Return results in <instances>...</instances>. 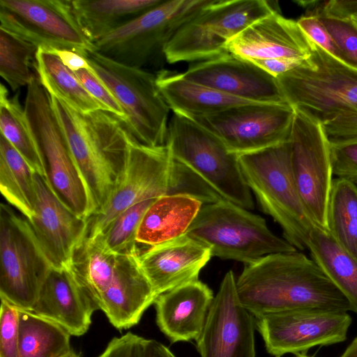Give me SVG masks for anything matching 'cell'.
Here are the masks:
<instances>
[{
  "label": "cell",
  "mask_w": 357,
  "mask_h": 357,
  "mask_svg": "<svg viewBox=\"0 0 357 357\" xmlns=\"http://www.w3.org/2000/svg\"><path fill=\"white\" fill-rule=\"evenodd\" d=\"M84 57L121 105L126 116L123 122L132 136L146 146L165 145L170 108L158 89L156 75L96 51Z\"/></svg>",
  "instance_id": "obj_9"
},
{
  "label": "cell",
  "mask_w": 357,
  "mask_h": 357,
  "mask_svg": "<svg viewBox=\"0 0 357 357\" xmlns=\"http://www.w3.org/2000/svg\"><path fill=\"white\" fill-rule=\"evenodd\" d=\"M322 126L330 143L357 138V113L337 118Z\"/></svg>",
  "instance_id": "obj_43"
},
{
  "label": "cell",
  "mask_w": 357,
  "mask_h": 357,
  "mask_svg": "<svg viewBox=\"0 0 357 357\" xmlns=\"http://www.w3.org/2000/svg\"><path fill=\"white\" fill-rule=\"evenodd\" d=\"M312 42L297 23L274 12L255 21L226 45L228 53L248 60L306 59Z\"/></svg>",
  "instance_id": "obj_20"
},
{
  "label": "cell",
  "mask_w": 357,
  "mask_h": 357,
  "mask_svg": "<svg viewBox=\"0 0 357 357\" xmlns=\"http://www.w3.org/2000/svg\"><path fill=\"white\" fill-rule=\"evenodd\" d=\"M50 96L96 213L105 206L121 181L128 158L129 132L112 113L100 109L82 114Z\"/></svg>",
  "instance_id": "obj_3"
},
{
  "label": "cell",
  "mask_w": 357,
  "mask_h": 357,
  "mask_svg": "<svg viewBox=\"0 0 357 357\" xmlns=\"http://www.w3.org/2000/svg\"><path fill=\"white\" fill-rule=\"evenodd\" d=\"M212 1H162L94 43L96 52L128 66L146 70L159 68L177 31Z\"/></svg>",
  "instance_id": "obj_10"
},
{
  "label": "cell",
  "mask_w": 357,
  "mask_h": 357,
  "mask_svg": "<svg viewBox=\"0 0 357 357\" xmlns=\"http://www.w3.org/2000/svg\"><path fill=\"white\" fill-rule=\"evenodd\" d=\"M254 316L241 303L232 271L222 278L203 331L195 340L200 357H256Z\"/></svg>",
  "instance_id": "obj_17"
},
{
  "label": "cell",
  "mask_w": 357,
  "mask_h": 357,
  "mask_svg": "<svg viewBox=\"0 0 357 357\" xmlns=\"http://www.w3.org/2000/svg\"><path fill=\"white\" fill-rule=\"evenodd\" d=\"M167 195H190L203 204L221 199L192 171L175 160L166 144L146 146L129 132L128 158L121 181L105 206L88 218L86 236L102 234L128 208Z\"/></svg>",
  "instance_id": "obj_2"
},
{
  "label": "cell",
  "mask_w": 357,
  "mask_h": 357,
  "mask_svg": "<svg viewBox=\"0 0 357 357\" xmlns=\"http://www.w3.org/2000/svg\"><path fill=\"white\" fill-rule=\"evenodd\" d=\"M187 79L257 103H285L278 80L252 61L229 53L190 66Z\"/></svg>",
  "instance_id": "obj_19"
},
{
  "label": "cell",
  "mask_w": 357,
  "mask_h": 357,
  "mask_svg": "<svg viewBox=\"0 0 357 357\" xmlns=\"http://www.w3.org/2000/svg\"><path fill=\"white\" fill-rule=\"evenodd\" d=\"M0 130L7 140L24 158L31 168L45 177L38 147L29 129L19 93L9 98L6 86L0 87Z\"/></svg>",
  "instance_id": "obj_34"
},
{
  "label": "cell",
  "mask_w": 357,
  "mask_h": 357,
  "mask_svg": "<svg viewBox=\"0 0 357 357\" xmlns=\"http://www.w3.org/2000/svg\"><path fill=\"white\" fill-rule=\"evenodd\" d=\"M328 232L357 260V185L333 179L327 208Z\"/></svg>",
  "instance_id": "obj_33"
},
{
  "label": "cell",
  "mask_w": 357,
  "mask_h": 357,
  "mask_svg": "<svg viewBox=\"0 0 357 357\" xmlns=\"http://www.w3.org/2000/svg\"><path fill=\"white\" fill-rule=\"evenodd\" d=\"M38 47L17 36L0 28V75L13 91L28 86Z\"/></svg>",
  "instance_id": "obj_35"
},
{
  "label": "cell",
  "mask_w": 357,
  "mask_h": 357,
  "mask_svg": "<svg viewBox=\"0 0 357 357\" xmlns=\"http://www.w3.org/2000/svg\"><path fill=\"white\" fill-rule=\"evenodd\" d=\"M276 79L287 102L321 124L357 113V69L313 42L310 54Z\"/></svg>",
  "instance_id": "obj_5"
},
{
  "label": "cell",
  "mask_w": 357,
  "mask_h": 357,
  "mask_svg": "<svg viewBox=\"0 0 357 357\" xmlns=\"http://www.w3.org/2000/svg\"><path fill=\"white\" fill-rule=\"evenodd\" d=\"M70 334L59 324L20 309V357H58L71 349Z\"/></svg>",
  "instance_id": "obj_32"
},
{
  "label": "cell",
  "mask_w": 357,
  "mask_h": 357,
  "mask_svg": "<svg viewBox=\"0 0 357 357\" xmlns=\"http://www.w3.org/2000/svg\"><path fill=\"white\" fill-rule=\"evenodd\" d=\"M146 338L128 332L114 337L98 357H143Z\"/></svg>",
  "instance_id": "obj_42"
},
{
  "label": "cell",
  "mask_w": 357,
  "mask_h": 357,
  "mask_svg": "<svg viewBox=\"0 0 357 357\" xmlns=\"http://www.w3.org/2000/svg\"><path fill=\"white\" fill-rule=\"evenodd\" d=\"M333 175L357 185V138L330 143Z\"/></svg>",
  "instance_id": "obj_39"
},
{
  "label": "cell",
  "mask_w": 357,
  "mask_h": 357,
  "mask_svg": "<svg viewBox=\"0 0 357 357\" xmlns=\"http://www.w3.org/2000/svg\"><path fill=\"white\" fill-rule=\"evenodd\" d=\"M156 199H147L128 208L98 235L109 251L119 255L138 256L140 250L137 241V232L146 211Z\"/></svg>",
  "instance_id": "obj_36"
},
{
  "label": "cell",
  "mask_w": 357,
  "mask_h": 357,
  "mask_svg": "<svg viewBox=\"0 0 357 357\" xmlns=\"http://www.w3.org/2000/svg\"><path fill=\"white\" fill-rule=\"evenodd\" d=\"M297 23L312 42L344 63V57L337 44L317 15L308 13L301 17Z\"/></svg>",
  "instance_id": "obj_41"
},
{
  "label": "cell",
  "mask_w": 357,
  "mask_h": 357,
  "mask_svg": "<svg viewBox=\"0 0 357 357\" xmlns=\"http://www.w3.org/2000/svg\"><path fill=\"white\" fill-rule=\"evenodd\" d=\"M304 59L275 58L249 60L271 76L277 78L299 66Z\"/></svg>",
  "instance_id": "obj_45"
},
{
  "label": "cell",
  "mask_w": 357,
  "mask_h": 357,
  "mask_svg": "<svg viewBox=\"0 0 357 357\" xmlns=\"http://www.w3.org/2000/svg\"><path fill=\"white\" fill-rule=\"evenodd\" d=\"M88 93L96 99L105 111L112 113L123 121L126 116L116 98L92 71L79 70L74 72Z\"/></svg>",
  "instance_id": "obj_40"
},
{
  "label": "cell",
  "mask_w": 357,
  "mask_h": 357,
  "mask_svg": "<svg viewBox=\"0 0 357 357\" xmlns=\"http://www.w3.org/2000/svg\"><path fill=\"white\" fill-rule=\"evenodd\" d=\"M156 298L137 256L120 255L115 278L97 307L116 328L121 331L137 324Z\"/></svg>",
  "instance_id": "obj_24"
},
{
  "label": "cell",
  "mask_w": 357,
  "mask_h": 357,
  "mask_svg": "<svg viewBox=\"0 0 357 357\" xmlns=\"http://www.w3.org/2000/svg\"><path fill=\"white\" fill-rule=\"evenodd\" d=\"M274 12L264 0H213L177 31L165 50V60L204 61L227 54L226 45L232 38Z\"/></svg>",
  "instance_id": "obj_11"
},
{
  "label": "cell",
  "mask_w": 357,
  "mask_h": 357,
  "mask_svg": "<svg viewBox=\"0 0 357 357\" xmlns=\"http://www.w3.org/2000/svg\"><path fill=\"white\" fill-rule=\"evenodd\" d=\"M143 357H176L165 344L155 340L146 339Z\"/></svg>",
  "instance_id": "obj_47"
},
{
  "label": "cell",
  "mask_w": 357,
  "mask_h": 357,
  "mask_svg": "<svg viewBox=\"0 0 357 357\" xmlns=\"http://www.w3.org/2000/svg\"><path fill=\"white\" fill-rule=\"evenodd\" d=\"M266 351L299 355L316 346L344 342L352 319L347 312L303 309L255 316Z\"/></svg>",
  "instance_id": "obj_16"
},
{
  "label": "cell",
  "mask_w": 357,
  "mask_h": 357,
  "mask_svg": "<svg viewBox=\"0 0 357 357\" xmlns=\"http://www.w3.org/2000/svg\"><path fill=\"white\" fill-rule=\"evenodd\" d=\"M244 265L236 279V291L254 317L303 309L351 310L343 294L303 253H274Z\"/></svg>",
  "instance_id": "obj_1"
},
{
  "label": "cell",
  "mask_w": 357,
  "mask_h": 357,
  "mask_svg": "<svg viewBox=\"0 0 357 357\" xmlns=\"http://www.w3.org/2000/svg\"><path fill=\"white\" fill-rule=\"evenodd\" d=\"M295 113V108L287 102L250 103L190 118L218 137L231 152L239 155L287 142Z\"/></svg>",
  "instance_id": "obj_15"
},
{
  "label": "cell",
  "mask_w": 357,
  "mask_h": 357,
  "mask_svg": "<svg viewBox=\"0 0 357 357\" xmlns=\"http://www.w3.org/2000/svg\"><path fill=\"white\" fill-rule=\"evenodd\" d=\"M317 8L327 15L350 19L357 25V0H331L319 2Z\"/></svg>",
  "instance_id": "obj_44"
},
{
  "label": "cell",
  "mask_w": 357,
  "mask_h": 357,
  "mask_svg": "<svg viewBox=\"0 0 357 357\" xmlns=\"http://www.w3.org/2000/svg\"><path fill=\"white\" fill-rule=\"evenodd\" d=\"M185 234L207 245L212 257L244 264L274 253L298 251L273 234L264 218L224 199L204 204Z\"/></svg>",
  "instance_id": "obj_7"
},
{
  "label": "cell",
  "mask_w": 357,
  "mask_h": 357,
  "mask_svg": "<svg viewBox=\"0 0 357 357\" xmlns=\"http://www.w3.org/2000/svg\"><path fill=\"white\" fill-rule=\"evenodd\" d=\"M36 180L35 213L28 222L52 266L69 268L75 247L86 236L88 218L65 205L45 177L36 173Z\"/></svg>",
  "instance_id": "obj_18"
},
{
  "label": "cell",
  "mask_w": 357,
  "mask_h": 357,
  "mask_svg": "<svg viewBox=\"0 0 357 357\" xmlns=\"http://www.w3.org/2000/svg\"><path fill=\"white\" fill-rule=\"evenodd\" d=\"M165 144L175 160L192 171L222 199L248 210L254 208L238 155L212 132L191 118L173 112Z\"/></svg>",
  "instance_id": "obj_8"
},
{
  "label": "cell",
  "mask_w": 357,
  "mask_h": 357,
  "mask_svg": "<svg viewBox=\"0 0 357 357\" xmlns=\"http://www.w3.org/2000/svg\"><path fill=\"white\" fill-rule=\"evenodd\" d=\"M119 258L99 236H85L73 252L69 268L96 307L115 278Z\"/></svg>",
  "instance_id": "obj_28"
},
{
  "label": "cell",
  "mask_w": 357,
  "mask_h": 357,
  "mask_svg": "<svg viewBox=\"0 0 357 357\" xmlns=\"http://www.w3.org/2000/svg\"><path fill=\"white\" fill-rule=\"evenodd\" d=\"M97 307L69 268L52 267L32 312L64 328L71 335L86 333Z\"/></svg>",
  "instance_id": "obj_22"
},
{
  "label": "cell",
  "mask_w": 357,
  "mask_h": 357,
  "mask_svg": "<svg viewBox=\"0 0 357 357\" xmlns=\"http://www.w3.org/2000/svg\"><path fill=\"white\" fill-rule=\"evenodd\" d=\"M71 2L84 33L94 43L158 6L162 0H73Z\"/></svg>",
  "instance_id": "obj_27"
},
{
  "label": "cell",
  "mask_w": 357,
  "mask_h": 357,
  "mask_svg": "<svg viewBox=\"0 0 357 357\" xmlns=\"http://www.w3.org/2000/svg\"><path fill=\"white\" fill-rule=\"evenodd\" d=\"M243 178L260 205L296 250L307 249L317 227L307 214L293 177L289 140L254 152L238 155Z\"/></svg>",
  "instance_id": "obj_4"
},
{
  "label": "cell",
  "mask_w": 357,
  "mask_h": 357,
  "mask_svg": "<svg viewBox=\"0 0 357 357\" xmlns=\"http://www.w3.org/2000/svg\"><path fill=\"white\" fill-rule=\"evenodd\" d=\"M339 357H357V337L353 340Z\"/></svg>",
  "instance_id": "obj_48"
},
{
  "label": "cell",
  "mask_w": 357,
  "mask_h": 357,
  "mask_svg": "<svg viewBox=\"0 0 357 357\" xmlns=\"http://www.w3.org/2000/svg\"><path fill=\"white\" fill-rule=\"evenodd\" d=\"M212 257L211 249L186 234L147 247L137 256L139 265L157 297L182 284L199 280Z\"/></svg>",
  "instance_id": "obj_21"
},
{
  "label": "cell",
  "mask_w": 357,
  "mask_h": 357,
  "mask_svg": "<svg viewBox=\"0 0 357 357\" xmlns=\"http://www.w3.org/2000/svg\"><path fill=\"white\" fill-rule=\"evenodd\" d=\"M307 249L312 259L346 298L351 310L357 314V260L318 227L310 233Z\"/></svg>",
  "instance_id": "obj_29"
},
{
  "label": "cell",
  "mask_w": 357,
  "mask_h": 357,
  "mask_svg": "<svg viewBox=\"0 0 357 357\" xmlns=\"http://www.w3.org/2000/svg\"><path fill=\"white\" fill-rule=\"evenodd\" d=\"M24 109L50 186L70 210L88 218L94 212L89 191L37 74L27 86Z\"/></svg>",
  "instance_id": "obj_6"
},
{
  "label": "cell",
  "mask_w": 357,
  "mask_h": 357,
  "mask_svg": "<svg viewBox=\"0 0 357 357\" xmlns=\"http://www.w3.org/2000/svg\"><path fill=\"white\" fill-rule=\"evenodd\" d=\"M309 13L317 16L327 29L344 57V61L357 69V25L350 19L331 16L323 13L314 1Z\"/></svg>",
  "instance_id": "obj_37"
},
{
  "label": "cell",
  "mask_w": 357,
  "mask_h": 357,
  "mask_svg": "<svg viewBox=\"0 0 357 357\" xmlns=\"http://www.w3.org/2000/svg\"><path fill=\"white\" fill-rule=\"evenodd\" d=\"M44 51L56 55L65 66L73 72L82 69L93 72L86 59L75 52L58 49L46 50Z\"/></svg>",
  "instance_id": "obj_46"
},
{
  "label": "cell",
  "mask_w": 357,
  "mask_h": 357,
  "mask_svg": "<svg viewBox=\"0 0 357 357\" xmlns=\"http://www.w3.org/2000/svg\"><path fill=\"white\" fill-rule=\"evenodd\" d=\"M19 317L20 309L1 298L0 357H20Z\"/></svg>",
  "instance_id": "obj_38"
},
{
  "label": "cell",
  "mask_w": 357,
  "mask_h": 357,
  "mask_svg": "<svg viewBox=\"0 0 357 357\" xmlns=\"http://www.w3.org/2000/svg\"><path fill=\"white\" fill-rule=\"evenodd\" d=\"M36 172L0 134V190L6 201L27 220L35 213Z\"/></svg>",
  "instance_id": "obj_30"
},
{
  "label": "cell",
  "mask_w": 357,
  "mask_h": 357,
  "mask_svg": "<svg viewBox=\"0 0 357 357\" xmlns=\"http://www.w3.org/2000/svg\"><path fill=\"white\" fill-rule=\"evenodd\" d=\"M58 357H80V356L71 349L69 351L59 356Z\"/></svg>",
  "instance_id": "obj_49"
},
{
  "label": "cell",
  "mask_w": 357,
  "mask_h": 357,
  "mask_svg": "<svg viewBox=\"0 0 357 357\" xmlns=\"http://www.w3.org/2000/svg\"><path fill=\"white\" fill-rule=\"evenodd\" d=\"M296 109L289 138L293 177L314 223L328 231L327 208L333 175L330 142L322 124Z\"/></svg>",
  "instance_id": "obj_14"
},
{
  "label": "cell",
  "mask_w": 357,
  "mask_h": 357,
  "mask_svg": "<svg viewBox=\"0 0 357 357\" xmlns=\"http://www.w3.org/2000/svg\"><path fill=\"white\" fill-rule=\"evenodd\" d=\"M33 67L48 93L63 100L74 110L82 114L105 110L85 89L75 73L56 55L38 48Z\"/></svg>",
  "instance_id": "obj_31"
},
{
  "label": "cell",
  "mask_w": 357,
  "mask_h": 357,
  "mask_svg": "<svg viewBox=\"0 0 357 357\" xmlns=\"http://www.w3.org/2000/svg\"><path fill=\"white\" fill-rule=\"evenodd\" d=\"M156 82L170 109L189 117L215 114L236 105L257 103L195 82L182 73L161 70L156 74Z\"/></svg>",
  "instance_id": "obj_26"
},
{
  "label": "cell",
  "mask_w": 357,
  "mask_h": 357,
  "mask_svg": "<svg viewBox=\"0 0 357 357\" xmlns=\"http://www.w3.org/2000/svg\"><path fill=\"white\" fill-rule=\"evenodd\" d=\"M203 203L187 195L158 197L146 211L137 241L147 247L167 243L185 235Z\"/></svg>",
  "instance_id": "obj_25"
},
{
  "label": "cell",
  "mask_w": 357,
  "mask_h": 357,
  "mask_svg": "<svg viewBox=\"0 0 357 357\" xmlns=\"http://www.w3.org/2000/svg\"><path fill=\"white\" fill-rule=\"evenodd\" d=\"M0 28L42 50L96 51L70 0H0Z\"/></svg>",
  "instance_id": "obj_13"
},
{
  "label": "cell",
  "mask_w": 357,
  "mask_h": 357,
  "mask_svg": "<svg viewBox=\"0 0 357 357\" xmlns=\"http://www.w3.org/2000/svg\"><path fill=\"white\" fill-rule=\"evenodd\" d=\"M214 296L199 280L160 294L153 303L157 326L172 343L195 341L203 331Z\"/></svg>",
  "instance_id": "obj_23"
},
{
  "label": "cell",
  "mask_w": 357,
  "mask_h": 357,
  "mask_svg": "<svg viewBox=\"0 0 357 357\" xmlns=\"http://www.w3.org/2000/svg\"><path fill=\"white\" fill-rule=\"evenodd\" d=\"M26 218L0 204V298L31 311L52 268Z\"/></svg>",
  "instance_id": "obj_12"
},
{
  "label": "cell",
  "mask_w": 357,
  "mask_h": 357,
  "mask_svg": "<svg viewBox=\"0 0 357 357\" xmlns=\"http://www.w3.org/2000/svg\"><path fill=\"white\" fill-rule=\"evenodd\" d=\"M296 357H312V356H308L306 354H299V355H297Z\"/></svg>",
  "instance_id": "obj_50"
}]
</instances>
